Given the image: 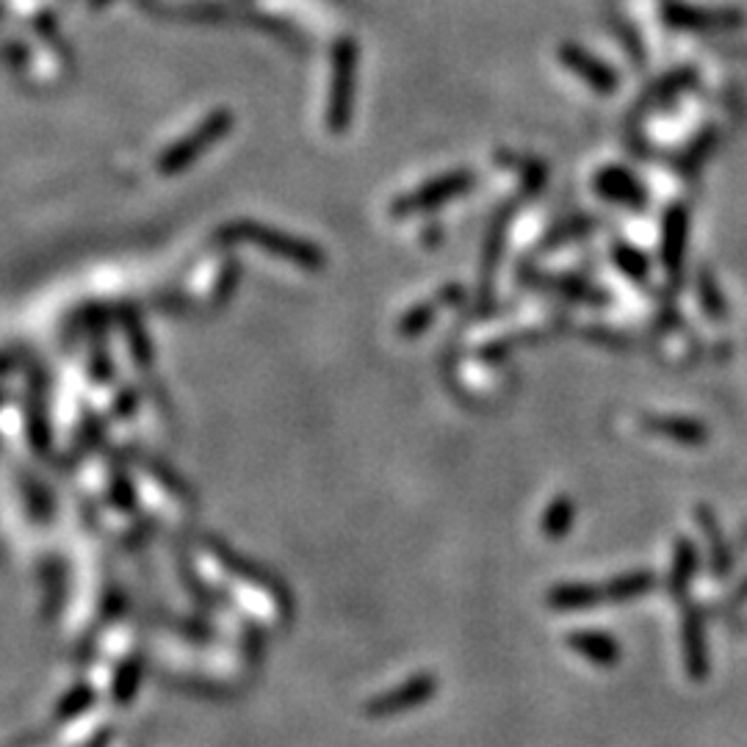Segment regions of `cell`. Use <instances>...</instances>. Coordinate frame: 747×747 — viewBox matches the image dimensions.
I'll list each match as a JSON object with an SVG mask.
<instances>
[{
	"instance_id": "6da1fadb",
	"label": "cell",
	"mask_w": 747,
	"mask_h": 747,
	"mask_svg": "<svg viewBox=\"0 0 747 747\" xmlns=\"http://www.w3.org/2000/svg\"><path fill=\"white\" fill-rule=\"evenodd\" d=\"M684 659L686 673L692 681H703L708 675V648L706 634H703V623L695 612L686 615L684 623Z\"/></svg>"
},
{
	"instance_id": "7a4b0ae2",
	"label": "cell",
	"mask_w": 747,
	"mask_h": 747,
	"mask_svg": "<svg viewBox=\"0 0 747 747\" xmlns=\"http://www.w3.org/2000/svg\"><path fill=\"white\" fill-rule=\"evenodd\" d=\"M568 645L574 648L579 657H585L587 662L601 664V668L620 662L618 640H612V637L607 634H598V631H579V634H570Z\"/></svg>"
},
{
	"instance_id": "3957f363",
	"label": "cell",
	"mask_w": 747,
	"mask_h": 747,
	"mask_svg": "<svg viewBox=\"0 0 747 747\" xmlns=\"http://www.w3.org/2000/svg\"><path fill=\"white\" fill-rule=\"evenodd\" d=\"M601 598H604L601 593L593 590V587L574 585V587H559V590H554L551 601H554L556 609H590V607H598Z\"/></svg>"
},
{
	"instance_id": "277c9868",
	"label": "cell",
	"mask_w": 747,
	"mask_h": 747,
	"mask_svg": "<svg viewBox=\"0 0 747 747\" xmlns=\"http://www.w3.org/2000/svg\"><path fill=\"white\" fill-rule=\"evenodd\" d=\"M651 585H653V581H651V576H648V574L626 576V579L615 581L612 590H609V596H612V598H620V601H623V598L642 596V593H645Z\"/></svg>"
}]
</instances>
